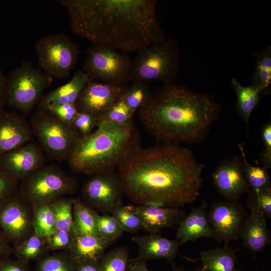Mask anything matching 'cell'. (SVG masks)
Segmentation results:
<instances>
[{"instance_id":"6da1fadb","label":"cell","mask_w":271,"mask_h":271,"mask_svg":"<svg viewBox=\"0 0 271 271\" xmlns=\"http://www.w3.org/2000/svg\"><path fill=\"white\" fill-rule=\"evenodd\" d=\"M204 167L190 150L163 143L140 148L117 168L124 194L132 202L179 208L197 198Z\"/></svg>"},{"instance_id":"7a4b0ae2","label":"cell","mask_w":271,"mask_h":271,"mask_svg":"<svg viewBox=\"0 0 271 271\" xmlns=\"http://www.w3.org/2000/svg\"><path fill=\"white\" fill-rule=\"evenodd\" d=\"M72 31L123 52H133L166 39L156 0H60Z\"/></svg>"},{"instance_id":"3957f363","label":"cell","mask_w":271,"mask_h":271,"mask_svg":"<svg viewBox=\"0 0 271 271\" xmlns=\"http://www.w3.org/2000/svg\"><path fill=\"white\" fill-rule=\"evenodd\" d=\"M220 112L209 95L174 83L153 92L138 110L144 127L163 143L193 144L201 142Z\"/></svg>"},{"instance_id":"277c9868","label":"cell","mask_w":271,"mask_h":271,"mask_svg":"<svg viewBox=\"0 0 271 271\" xmlns=\"http://www.w3.org/2000/svg\"><path fill=\"white\" fill-rule=\"evenodd\" d=\"M141 134L134 123L128 127H101L79 139L67 161L76 174L92 176L115 170L141 147Z\"/></svg>"},{"instance_id":"5b68a950","label":"cell","mask_w":271,"mask_h":271,"mask_svg":"<svg viewBox=\"0 0 271 271\" xmlns=\"http://www.w3.org/2000/svg\"><path fill=\"white\" fill-rule=\"evenodd\" d=\"M179 70L178 46L172 39L151 44L138 51L132 60L129 81L174 83Z\"/></svg>"},{"instance_id":"8992f818","label":"cell","mask_w":271,"mask_h":271,"mask_svg":"<svg viewBox=\"0 0 271 271\" xmlns=\"http://www.w3.org/2000/svg\"><path fill=\"white\" fill-rule=\"evenodd\" d=\"M21 182L17 193L32 207L74 194L79 186L76 178L68 175L56 165L45 164Z\"/></svg>"},{"instance_id":"52a82bcc","label":"cell","mask_w":271,"mask_h":271,"mask_svg":"<svg viewBox=\"0 0 271 271\" xmlns=\"http://www.w3.org/2000/svg\"><path fill=\"white\" fill-rule=\"evenodd\" d=\"M53 79L27 60L13 70L7 81L6 104L23 114L29 113Z\"/></svg>"},{"instance_id":"ba28073f","label":"cell","mask_w":271,"mask_h":271,"mask_svg":"<svg viewBox=\"0 0 271 271\" xmlns=\"http://www.w3.org/2000/svg\"><path fill=\"white\" fill-rule=\"evenodd\" d=\"M33 137L46 158L61 162L66 161L79 139L71 126L47 111L37 110L29 121Z\"/></svg>"},{"instance_id":"9c48e42d","label":"cell","mask_w":271,"mask_h":271,"mask_svg":"<svg viewBox=\"0 0 271 271\" xmlns=\"http://www.w3.org/2000/svg\"><path fill=\"white\" fill-rule=\"evenodd\" d=\"M35 49L39 67L52 79L69 77L80 53L79 46L64 33L41 38L36 42Z\"/></svg>"},{"instance_id":"30bf717a","label":"cell","mask_w":271,"mask_h":271,"mask_svg":"<svg viewBox=\"0 0 271 271\" xmlns=\"http://www.w3.org/2000/svg\"><path fill=\"white\" fill-rule=\"evenodd\" d=\"M82 71L90 79L114 85L129 81L132 60L124 53L105 45L94 44L86 50Z\"/></svg>"},{"instance_id":"8fae6325","label":"cell","mask_w":271,"mask_h":271,"mask_svg":"<svg viewBox=\"0 0 271 271\" xmlns=\"http://www.w3.org/2000/svg\"><path fill=\"white\" fill-rule=\"evenodd\" d=\"M124 195L118 172L110 170L92 175L83 187L81 199L97 212L111 215L123 204Z\"/></svg>"},{"instance_id":"7c38bea8","label":"cell","mask_w":271,"mask_h":271,"mask_svg":"<svg viewBox=\"0 0 271 271\" xmlns=\"http://www.w3.org/2000/svg\"><path fill=\"white\" fill-rule=\"evenodd\" d=\"M33 207L17 192L0 206V229L14 246L34 232Z\"/></svg>"},{"instance_id":"4fadbf2b","label":"cell","mask_w":271,"mask_h":271,"mask_svg":"<svg viewBox=\"0 0 271 271\" xmlns=\"http://www.w3.org/2000/svg\"><path fill=\"white\" fill-rule=\"evenodd\" d=\"M247 215L238 200L213 203L208 211V221L214 232L213 239L225 244L238 240Z\"/></svg>"},{"instance_id":"5bb4252c","label":"cell","mask_w":271,"mask_h":271,"mask_svg":"<svg viewBox=\"0 0 271 271\" xmlns=\"http://www.w3.org/2000/svg\"><path fill=\"white\" fill-rule=\"evenodd\" d=\"M126 87L125 85L91 80L81 92L75 105L78 112L90 113L99 118L121 97Z\"/></svg>"},{"instance_id":"9a60e30c","label":"cell","mask_w":271,"mask_h":271,"mask_svg":"<svg viewBox=\"0 0 271 271\" xmlns=\"http://www.w3.org/2000/svg\"><path fill=\"white\" fill-rule=\"evenodd\" d=\"M46 158L34 140L0 155V167L12 177L21 181L45 165Z\"/></svg>"},{"instance_id":"2e32d148","label":"cell","mask_w":271,"mask_h":271,"mask_svg":"<svg viewBox=\"0 0 271 271\" xmlns=\"http://www.w3.org/2000/svg\"><path fill=\"white\" fill-rule=\"evenodd\" d=\"M242 167V159L236 156L222 161L212 174L218 192L226 200L237 201L248 191Z\"/></svg>"},{"instance_id":"e0dca14e","label":"cell","mask_w":271,"mask_h":271,"mask_svg":"<svg viewBox=\"0 0 271 271\" xmlns=\"http://www.w3.org/2000/svg\"><path fill=\"white\" fill-rule=\"evenodd\" d=\"M248 192L247 206L250 213L243 221L240 238L242 239L243 246L254 255L270 245L271 235L266 226L265 218L260 210L252 192Z\"/></svg>"},{"instance_id":"ac0fdd59","label":"cell","mask_w":271,"mask_h":271,"mask_svg":"<svg viewBox=\"0 0 271 271\" xmlns=\"http://www.w3.org/2000/svg\"><path fill=\"white\" fill-rule=\"evenodd\" d=\"M33 139L30 122L22 114L4 110L0 114V155Z\"/></svg>"},{"instance_id":"d6986e66","label":"cell","mask_w":271,"mask_h":271,"mask_svg":"<svg viewBox=\"0 0 271 271\" xmlns=\"http://www.w3.org/2000/svg\"><path fill=\"white\" fill-rule=\"evenodd\" d=\"M133 208L141 219L142 229L149 234L157 233L163 228L174 227L186 214L179 208L139 205H133Z\"/></svg>"},{"instance_id":"ffe728a7","label":"cell","mask_w":271,"mask_h":271,"mask_svg":"<svg viewBox=\"0 0 271 271\" xmlns=\"http://www.w3.org/2000/svg\"><path fill=\"white\" fill-rule=\"evenodd\" d=\"M207 206L203 200L201 205L193 207L190 213L179 223L176 236L182 244L201 237L214 238L213 230L208 219Z\"/></svg>"},{"instance_id":"44dd1931","label":"cell","mask_w":271,"mask_h":271,"mask_svg":"<svg viewBox=\"0 0 271 271\" xmlns=\"http://www.w3.org/2000/svg\"><path fill=\"white\" fill-rule=\"evenodd\" d=\"M131 240L138 247V257L147 260L166 259L171 263L182 244L177 240H171L158 233L135 236Z\"/></svg>"},{"instance_id":"7402d4cb","label":"cell","mask_w":271,"mask_h":271,"mask_svg":"<svg viewBox=\"0 0 271 271\" xmlns=\"http://www.w3.org/2000/svg\"><path fill=\"white\" fill-rule=\"evenodd\" d=\"M112 243L98 235L74 232L68 254L76 264L87 261H99Z\"/></svg>"},{"instance_id":"603a6c76","label":"cell","mask_w":271,"mask_h":271,"mask_svg":"<svg viewBox=\"0 0 271 271\" xmlns=\"http://www.w3.org/2000/svg\"><path fill=\"white\" fill-rule=\"evenodd\" d=\"M91 80L82 70H78L67 83L48 92L40 101L37 110H45L52 105L75 104L85 85Z\"/></svg>"},{"instance_id":"cb8c5ba5","label":"cell","mask_w":271,"mask_h":271,"mask_svg":"<svg viewBox=\"0 0 271 271\" xmlns=\"http://www.w3.org/2000/svg\"><path fill=\"white\" fill-rule=\"evenodd\" d=\"M201 266L205 271H240L236 267L237 256L232 247L225 244L199 252Z\"/></svg>"},{"instance_id":"d4e9b609","label":"cell","mask_w":271,"mask_h":271,"mask_svg":"<svg viewBox=\"0 0 271 271\" xmlns=\"http://www.w3.org/2000/svg\"><path fill=\"white\" fill-rule=\"evenodd\" d=\"M231 83L237 97V112L247 126L250 115L256 107L260 94L263 89L252 84L243 85L234 78L231 79Z\"/></svg>"},{"instance_id":"484cf974","label":"cell","mask_w":271,"mask_h":271,"mask_svg":"<svg viewBox=\"0 0 271 271\" xmlns=\"http://www.w3.org/2000/svg\"><path fill=\"white\" fill-rule=\"evenodd\" d=\"M133 115L122 96L98 118L96 127H128L134 124Z\"/></svg>"},{"instance_id":"4316f807","label":"cell","mask_w":271,"mask_h":271,"mask_svg":"<svg viewBox=\"0 0 271 271\" xmlns=\"http://www.w3.org/2000/svg\"><path fill=\"white\" fill-rule=\"evenodd\" d=\"M99 214L86 205L79 197L73 198V217L76 231L85 234L96 235V223Z\"/></svg>"},{"instance_id":"83f0119b","label":"cell","mask_w":271,"mask_h":271,"mask_svg":"<svg viewBox=\"0 0 271 271\" xmlns=\"http://www.w3.org/2000/svg\"><path fill=\"white\" fill-rule=\"evenodd\" d=\"M48 249L46 239L37 234L34 231L19 244L14 246L13 253L17 259L28 264L34 260L42 258L45 251Z\"/></svg>"},{"instance_id":"f1b7e54d","label":"cell","mask_w":271,"mask_h":271,"mask_svg":"<svg viewBox=\"0 0 271 271\" xmlns=\"http://www.w3.org/2000/svg\"><path fill=\"white\" fill-rule=\"evenodd\" d=\"M53 202L33 207L34 231L46 239L56 230Z\"/></svg>"},{"instance_id":"f546056e","label":"cell","mask_w":271,"mask_h":271,"mask_svg":"<svg viewBox=\"0 0 271 271\" xmlns=\"http://www.w3.org/2000/svg\"><path fill=\"white\" fill-rule=\"evenodd\" d=\"M242 157V173L249 187L253 190L271 187L269 173L267 168L260 167L258 164L253 166L248 163L243 146L238 145Z\"/></svg>"},{"instance_id":"4dcf8cb0","label":"cell","mask_w":271,"mask_h":271,"mask_svg":"<svg viewBox=\"0 0 271 271\" xmlns=\"http://www.w3.org/2000/svg\"><path fill=\"white\" fill-rule=\"evenodd\" d=\"M73 198L64 197L53 202L56 230L74 233L75 229L73 217Z\"/></svg>"},{"instance_id":"1f68e13d","label":"cell","mask_w":271,"mask_h":271,"mask_svg":"<svg viewBox=\"0 0 271 271\" xmlns=\"http://www.w3.org/2000/svg\"><path fill=\"white\" fill-rule=\"evenodd\" d=\"M152 93L148 84L142 82H133L129 86H127L122 98L134 114L147 103Z\"/></svg>"},{"instance_id":"d6a6232c","label":"cell","mask_w":271,"mask_h":271,"mask_svg":"<svg viewBox=\"0 0 271 271\" xmlns=\"http://www.w3.org/2000/svg\"><path fill=\"white\" fill-rule=\"evenodd\" d=\"M251 84L260 87L263 91L271 82V49L267 47L258 56L254 73L250 78Z\"/></svg>"},{"instance_id":"836d02e7","label":"cell","mask_w":271,"mask_h":271,"mask_svg":"<svg viewBox=\"0 0 271 271\" xmlns=\"http://www.w3.org/2000/svg\"><path fill=\"white\" fill-rule=\"evenodd\" d=\"M128 260L127 248H114L104 253L99 260V271H126Z\"/></svg>"},{"instance_id":"e575fe53","label":"cell","mask_w":271,"mask_h":271,"mask_svg":"<svg viewBox=\"0 0 271 271\" xmlns=\"http://www.w3.org/2000/svg\"><path fill=\"white\" fill-rule=\"evenodd\" d=\"M111 215L118 222L124 232L134 233L142 229L141 221L134 210L133 205L122 204L116 208Z\"/></svg>"},{"instance_id":"d590c367","label":"cell","mask_w":271,"mask_h":271,"mask_svg":"<svg viewBox=\"0 0 271 271\" xmlns=\"http://www.w3.org/2000/svg\"><path fill=\"white\" fill-rule=\"evenodd\" d=\"M96 232L102 239L112 243L123 233L122 227L111 215H99L97 219Z\"/></svg>"},{"instance_id":"8d00e7d4","label":"cell","mask_w":271,"mask_h":271,"mask_svg":"<svg viewBox=\"0 0 271 271\" xmlns=\"http://www.w3.org/2000/svg\"><path fill=\"white\" fill-rule=\"evenodd\" d=\"M75 263L67 253L56 254L39 259L36 271H74Z\"/></svg>"},{"instance_id":"74e56055","label":"cell","mask_w":271,"mask_h":271,"mask_svg":"<svg viewBox=\"0 0 271 271\" xmlns=\"http://www.w3.org/2000/svg\"><path fill=\"white\" fill-rule=\"evenodd\" d=\"M97 119L96 116L91 114L78 112L71 127L79 139L85 138L92 132L93 129L96 126Z\"/></svg>"},{"instance_id":"f35d334b","label":"cell","mask_w":271,"mask_h":271,"mask_svg":"<svg viewBox=\"0 0 271 271\" xmlns=\"http://www.w3.org/2000/svg\"><path fill=\"white\" fill-rule=\"evenodd\" d=\"M43 111L49 112L60 121L70 126L78 113L75 104L72 103L52 105Z\"/></svg>"},{"instance_id":"ab89813d","label":"cell","mask_w":271,"mask_h":271,"mask_svg":"<svg viewBox=\"0 0 271 271\" xmlns=\"http://www.w3.org/2000/svg\"><path fill=\"white\" fill-rule=\"evenodd\" d=\"M74 233L56 230L46 238L48 249L52 250H68L71 246Z\"/></svg>"},{"instance_id":"60d3db41","label":"cell","mask_w":271,"mask_h":271,"mask_svg":"<svg viewBox=\"0 0 271 271\" xmlns=\"http://www.w3.org/2000/svg\"><path fill=\"white\" fill-rule=\"evenodd\" d=\"M18 182L0 167V206L17 192Z\"/></svg>"},{"instance_id":"b9f144b4","label":"cell","mask_w":271,"mask_h":271,"mask_svg":"<svg viewBox=\"0 0 271 271\" xmlns=\"http://www.w3.org/2000/svg\"><path fill=\"white\" fill-rule=\"evenodd\" d=\"M252 192L257 205L266 218L271 217V187L262 188Z\"/></svg>"},{"instance_id":"7bdbcfd3","label":"cell","mask_w":271,"mask_h":271,"mask_svg":"<svg viewBox=\"0 0 271 271\" xmlns=\"http://www.w3.org/2000/svg\"><path fill=\"white\" fill-rule=\"evenodd\" d=\"M262 139L264 145L261 154V160L263 166L267 169L271 167V123H266L262 129Z\"/></svg>"},{"instance_id":"ee69618b","label":"cell","mask_w":271,"mask_h":271,"mask_svg":"<svg viewBox=\"0 0 271 271\" xmlns=\"http://www.w3.org/2000/svg\"><path fill=\"white\" fill-rule=\"evenodd\" d=\"M0 271H28V264L9 258L0 262Z\"/></svg>"},{"instance_id":"f6af8a7d","label":"cell","mask_w":271,"mask_h":271,"mask_svg":"<svg viewBox=\"0 0 271 271\" xmlns=\"http://www.w3.org/2000/svg\"><path fill=\"white\" fill-rule=\"evenodd\" d=\"M13 251L11 243L0 229V262L10 258Z\"/></svg>"},{"instance_id":"bcb514c9","label":"cell","mask_w":271,"mask_h":271,"mask_svg":"<svg viewBox=\"0 0 271 271\" xmlns=\"http://www.w3.org/2000/svg\"><path fill=\"white\" fill-rule=\"evenodd\" d=\"M146 261L145 259L138 256L129 259L126 271H151L147 266Z\"/></svg>"},{"instance_id":"7dc6e473","label":"cell","mask_w":271,"mask_h":271,"mask_svg":"<svg viewBox=\"0 0 271 271\" xmlns=\"http://www.w3.org/2000/svg\"><path fill=\"white\" fill-rule=\"evenodd\" d=\"M99 261H87L76 263L74 271H99Z\"/></svg>"},{"instance_id":"c3c4849f","label":"cell","mask_w":271,"mask_h":271,"mask_svg":"<svg viewBox=\"0 0 271 271\" xmlns=\"http://www.w3.org/2000/svg\"><path fill=\"white\" fill-rule=\"evenodd\" d=\"M7 81L0 71V114L3 112L4 106L6 104Z\"/></svg>"},{"instance_id":"681fc988","label":"cell","mask_w":271,"mask_h":271,"mask_svg":"<svg viewBox=\"0 0 271 271\" xmlns=\"http://www.w3.org/2000/svg\"><path fill=\"white\" fill-rule=\"evenodd\" d=\"M172 263L173 267L172 269L170 271H205L202 266L201 265L199 266L198 267H196V268L191 270H187L183 268L182 266L177 267L174 265V264Z\"/></svg>"}]
</instances>
